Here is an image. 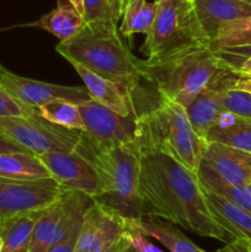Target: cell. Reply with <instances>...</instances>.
I'll return each instance as SVG.
<instances>
[{
	"label": "cell",
	"instance_id": "obj_1",
	"mask_svg": "<svg viewBox=\"0 0 251 252\" xmlns=\"http://www.w3.org/2000/svg\"><path fill=\"white\" fill-rule=\"evenodd\" d=\"M135 143L139 152L144 216L165 219L197 235L225 244L236 240L212 216L197 174L169 155Z\"/></svg>",
	"mask_w": 251,
	"mask_h": 252
},
{
	"label": "cell",
	"instance_id": "obj_2",
	"mask_svg": "<svg viewBox=\"0 0 251 252\" xmlns=\"http://www.w3.org/2000/svg\"><path fill=\"white\" fill-rule=\"evenodd\" d=\"M56 51L70 64H80L132 94L143 79L142 61L132 53L116 22H85L74 36L59 42Z\"/></svg>",
	"mask_w": 251,
	"mask_h": 252
},
{
	"label": "cell",
	"instance_id": "obj_3",
	"mask_svg": "<svg viewBox=\"0 0 251 252\" xmlns=\"http://www.w3.org/2000/svg\"><path fill=\"white\" fill-rule=\"evenodd\" d=\"M233 68L211 48L198 44L166 56L140 62L142 78L155 86L157 94L186 108L203 89Z\"/></svg>",
	"mask_w": 251,
	"mask_h": 252
},
{
	"label": "cell",
	"instance_id": "obj_4",
	"mask_svg": "<svg viewBox=\"0 0 251 252\" xmlns=\"http://www.w3.org/2000/svg\"><path fill=\"white\" fill-rule=\"evenodd\" d=\"M75 153L93 164L100 179L102 192L93 201L125 219L144 216L139 187V152L135 140L107 152H95L83 135V142Z\"/></svg>",
	"mask_w": 251,
	"mask_h": 252
},
{
	"label": "cell",
	"instance_id": "obj_5",
	"mask_svg": "<svg viewBox=\"0 0 251 252\" xmlns=\"http://www.w3.org/2000/svg\"><path fill=\"white\" fill-rule=\"evenodd\" d=\"M135 140L169 155L194 174L206 145L192 128L185 107L161 95L155 107L138 115Z\"/></svg>",
	"mask_w": 251,
	"mask_h": 252
},
{
	"label": "cell",
	"instance_id": "obj_6",
	"mask_svg": "<svg viewBox=\"0 0 251 252\" xmlns=\"http://www.w3.org/2000/svg\"><path fill=\"white\" fill-rule=\"evenodd\" d=\"M198 44H209V38L199 25L192 0H160L143 44L148 59Z\"/></svg>",
	"mask_w": 251,
	"mask_h": 252
},
{
	"label": "cell",
	"instance_id": "obj_7",
	"mask_svg": "<svg viewBox=\"0 0 251 252\" xmlns=\"http://www.w3.org/2000/svg\"><path fill=\"white\" fill-rule=\"evenodd\" d=\"M0 133L26 148L33 155L53 152H76L83 142V130L68 129L37 113L0 117Z\"/></svg>",
	"mask_w": 251,
	"mask_h": 252
},
{
	"label": "cell",
	"instance_id": "obj_8",
	"mask_svg": "<svg viewBox=\"0 0 251 252\" xmlns=\"http://www.w3.org/2000/svg\"><path fill=\"white\" fill-rule=\"evenodd\" d=\"M68 191L52 177L32 181L0 177V229L16 217L48 208Z\"/></svg>",
	"mask_w": 251,
	"mask_h": 252
},
{
	"label": "cell",
	"instance_id": "obj_9",
	"mask_svg": "<svg viewBox=\"0 0 251 252\" xmlns=\"http://www.w3.org/2000/svg\"><path fill=\"white\" fill-rule=\"evenodd\" d=\"M85 130L84 139L95 152H107L135 140L138 115L121 116L94 100L79 105Z\"/></svg>",
	"mask_w": 251,
	"mask_h": 252
},
{
	"label": "cell",
	"instance_id": "obj_10",
	"mask_svg": "<svg viewBox=\"0 0 251 252\" xmlns=\"http://www.w3.org/2000/svg\"><path fill=\"white\" fill-rule=\"evenodd\" d=\"M91 201L88 194L69 189L44 209L32 230L29 252H47L61 241L71 225L84 216Z\"/></svg>",
	"mask_w": 251,
	"mask_h": 252
},
{
	"label": "cell",
	"instance_id": "obj_11",
	"mask_svg": "<svg viewBox=\"0 0 251 252\" xmlns=\"http://www.w3.org/2000/svg\"><path fill=\"white\" fill-rule=\"evenodd\" d=\"M125 218L91 201L81 220L75 252H107L125 238Z\"/></svg>",
	"mask_w": 251,
	"mask_h": 252
},
{
	"label": "cell",
	"instance_id": "obj_12",
	"mask_svg": "<svg viewBox=\"0 0 251 252\" xmlns=\"http://www.w3.org/2000/svg\"><path fill=\"white\" fill-rule=\"evenodd\" d=\"M37 157V155H36ZM52 179L68 189L83 192L91 199L101 194L100 179L89 160L75 152H53L38 155Z\"/></svg>",
	"mask_w": 251,
	"mask_h": 252
},
{
	"label": "cell",
	"instance_id": "obj_13",
	"mask_svg": "<svg viewBox=\"0 0 251 252\" xmlns=\"http://www.w3.org/2000/svg\"><path fill=\"white\" fill-rule=\"evenodd\" d=\"M0 85L16 100L32 108H37L57 98H64L78 105L91 98L85 86H63L32 80L16 75L5 68L0 71Z\"/></svg>",
	"mask_w": 251,
	"mask_h": 252
},
{
	"label": "cell",
	"instance_id": "obj_14",
	"mask_svg": "<svg viewBox=\"0 0 251 252\" xmlns=\"http://www.w3.org/2000/svg\"><path fill=\"white\" fill-rule=\"evenodd\" d=\"M241 74L233 68L221 74L211 85L201 91L186 110L192 128L198 137L204 139L207 133L217 123L218 118L224 112V96L241 78ZM206 140V139H204Z\"/></svg>",
	"mask_w": 251,
	"mask_h": 252
},
{
	"label": "cell",
	"instance_id": "obj_15",
	"mask_svg": "<svg viewBox=\"0 0 251 252\" xmlns=\"http://www.w3.org/2000/svg\"><path fill=\"white\" fill-rule=\"evenodd\" d=\"M238 186H251V153L217 142H207L201 164Z\"/></svg>",
	"mask_w": 251,
	"mask_h": 252
},
{
	"label": "cell",
	"instance_id": "obj_16",
	"mask_svg": "<svg viewBox=\"0 0 251 252\" xmlns=\"http://www.w3.org/2000/svg\"><path fill=\"white\" fill-rule=\"evenodd\" d=\"M71 65L84 81L91 100L106 106L121 116L138 115L134 103V94L125 90L108 79L93 73L80 64L73 63Z\"/></svg>",
	"mask_w": 251,
	"mask_h": 252
},
{
	"label": "cell",
	"instance_id": "obj_17",
	"mask_svg": "<svg viewBox=\"0 0 251 252\" xmlns=\"http://www.w3.org/2000/svg\"><path fill=\"white\" fill-rule=\"evenodd\" d=\"M126 229H133L153 238L170 252H207L189 240L176 224L154 216H143L138 219H125Z\"/></svg>",
	"mask_w": 251,
	"mask_h": 252
},
{
	"label": "cell",
	"instance_id": "obj_18",
	"mask_svg": "<svg viewBox=\"0 0 251 252\" xmlns=\"http://www.w3.org/2000/svg\"><path fill=\"white\" fill-rule=\"evenodd\" d=\"M192 2L209 43L224 22L251 16V5L243 0H192Z\"/></svg>",
	"mask_w": 251,
	"mask_h": 252
},
{
	"label": "cell",
	"instance_id": "obj_19",
	"mask_svg": "<svg viewBox=\"0 0 251 252\" xmlns=\"http://www.w3.org/2000/svg\"><path fill=\"white\" fill-rule=\"evenodd\" d=\"M203 187V186H202ZM207 203L212 216L235 239H241L251 244V213L231 203L228 199L204 189Z\"/></svg>",
	"mask_w": 251,
	"mask_h": 252
},
{
	"label": "cell",
	"instance_id": "obj_20",
	"mask_svg": "<svg viewBox=\"0 0 251 252\" xmlns=\"http://www.w3.org/2000/svg\"><path fill=\"white\" fill-rule=\"evenodd\" d=\"M204 139L251 153V120L224 111Z\"/></svg>",
	"mask_w": 251,
	"mask_h": 252
},
{
	"label": "cell",
	"instance_id": "obj_21",
	"mask_svg": "<svg viewBox=\"0 0 251 252\" xmlns=\"http://www.w3.org/2000/svg\"><path fill=\"white\" fill-rule=\"evenodd\" d=\"M85 24L84 16L71 5L69 0H58L57 9L43 15L32 26L46 30L59 41H65L76 33Z\"/></svg>",
	"mask_w": 251,
	"mask_h": 252
},
{
	"label": "cell",
	"instance_id": "obj_22",
	"mask_svg": "<svg viewBox=\"0 0 251 252\" xmlns=\"http://www.w3.org/2000/svg\"><path fill=\"white\" fill-rule=\"evenodd\" d=\"M0 177L32 181L52 176L36 155L29 153H5L0 154Z\"/></svg>",
	"mask_w": 251,
	"mask_h": 252
},
{
	"label": "cell",
	"instance_id": "obj_23",
	"mask_svg": "<svg viewBox=\"0 0 251 252\" xmlns=\"http://www.w3.org/2000/svg\"><path fill=\"white\" fill-rule=\"evenodd\" d=\"M43 212L44 209L22 214L5 223L0 229L1 252H29L32 230Z\"/></svg>",
	"mask_w": 251,
	"mask_h": 252
},
{
	"label": "cell",
	"instance_id": "obj_24",
	"mask_svg": "<svg viewBox=\"0 0 251 252\" xmlns=\"http://www.w3.org/2000/svg\"><path fill=\"white\" fill-rule=\"evenodd\" d=\"M197 176L204 189L214 192L251 213V186H238L226 182L203 165H199Z\"/></svg>",
	"mask_w": 251,
	"mask_h": 252
},
{
	"label": "cell",
	"instance_id": "obj_25",
	"mask_svg": "<svg viewBox=\"0 0 251 252\" xmlns=\"http://www.w3.org/2000/svg\"><path fill=\"white\" fill-rule=\"evenodd\" d=\"M157 7L159 1L155 0L152 2L148 0H130L123 10L121 34L125 37H130L134 33L147 34L157 16Z\"/></svg>",
	"mask_w": 251,
	"mask_h": 252
},
{
	"label": "cell",
	"instance_id": "obj_26",
	"mask_svg": "<svg viewBox=\"0 0 251 252\" xmlns=\"http://www.w3.org/2000/svg\"><path fill=\"white\" fill-rule=\"evenodd\" d=\"M37 113L42 116L44 120L61 127L68 128V129L85 130V125H84L79 105L71 101L64 100V98L49 101L37 107Z\"/></svg>",
	"mask_w": 251,
	"mask_h": 252
},
{
	"label": "cell",
	"instance_id": "obj_27",
	"mask_svg": "<svg viewBox=\"0 0 251 252\" xmlns=\"http://www.w3.org/2000/svg\"><path fill=\"white\" fill-rule=\"evenodd\" d=\"M251 44V16L226 21L219 27L209 46L214 52Z\"/></svg>",
	"mask_w": 251,
	"mask_h": 252
},
{
	"label": "cell",
	"instance_id": "obj_28",
	"mask_svg": "<svg viewBox=\"0 0 251 252\" xmlns=\"http://www.w3.org/2000/svg\"><path fill=\"white\" fill-rule=\"evenodd\" d=\"M85 22L110 21L118 24L125 10V0H83Z\"/></svg>",
	"mask_w": 251,
	"mask_h": 252
},
{
	"label": "cell",
	"instance_id": "obj_29",
	"mask_svg": "<svg viewBox=\"0 0 251 252\" xmlns=\"http://www.w3.org/2000/svg\"><path fill=\"white\" fill-rule=\"evenodd\" d=\"M224 111L251 120V94L230 89L224 96Z\"/></svg>",
	"mask_w": 251,
	"mask_h": 252
},
{
	"label": "cell",
	"instance_id": "obj_30",
	"mask_svg": "<svg viewBox=\"0 0 251 252\" xmlns=\"http://www.w3.org/2000/svg\"><path fill=\"white\" fill-rule=\"evenodd\" d=\"M34 111H36V108L29 107V106L21 103L0 85V117H6V116H30Z\"/></svg>",
	"mask_w": 251,
	"mask_h": 252
},
{
	"label": "cell",
	"instance_id": "obj_31",
	"mask_svg": "<svg viewBox=\"0 0 251 252\" xmlns=\"http://www.w3.org/2000/svg\"><path fill=\"white\" fill-rule=\"evenodd\" d=\"M81 220H83V217L80 219H78L71 225V228L66 231V234L61 241L52 245L47 252H75L76 241H78L79 231H80L81 226Z\"/></svg>",
	"mask_w": 251,
	"mask_h": 252
},
{
	"label": "cell",
	"instance_id": "obj_32",
	"mask_svg": "<svg viewBox=\"0 0 251 252\" xmlns=\"http://www.w3.org/2000/svg\"><path fill=\"white\" fill-rule=\"evenodd\" d=\"M125 238L132 248H134L138 252H165L157 245L148 240V236L142 234L138 230L133 229H126Z\"/></svg>",
	"mask_w": 251,
	"mask_h": 252
},
{
	"label": "cell",
	"instance_id": "obj_33",
	"mask_svg": "<svg viewBox=\"0 0 251 252\" xmlns=\"http://www.w3.org/2000/svg\"><path fill=\"white\" fill-rule=\"evenodd\" d=\"M217 53L223 57L228 63H230L238 73H240L243 76H250L251 78V58H236V57L219 53V52H217Z\"/></svg>",
	"mask_w": 251,
	"mask_h": 252
},
{
	"label": "cell",
	"instance_id": "obj_34",
	"mask_svg": "<svg viewBox=\"0 0 251 252\" xmlns=\"http://www.w3.org/2000/svg\"><path fill=\"white\" fill-rule=\"evenodd\" d=\"M5 153H29V154H32L26 148L17 144L16 142L0 133V154H5Z\"/></svg>",
	"mask_w": 251,
	"mask_h": 252
},
{
	"label": "cell",
	"instance_id": "obj_35",
	"mask_svg": "<svg viewBox=\"0 0 251 252\" xmlns=\"http://www.w3.org/2000/svg\"><path fill=\"white\" fill-rule=\"evenodd\" d=\"M214 252H251L249 243L241 239H236V240L231 241V243L225 244V246Z\"/></svg>",
	"mask_w": 251,
	"mask_h": 252
},
{
	"label": "cell",
	"instance_id": "obj_36",
	"mask_svg": "<svg viewBox=\"0 0 251 252\" xmlns=\"http://www.w3.org/2000/svg\"><path fill=\"white\" fill-rule=\"evenodd\" d=\"M219 53L228 54V56L236 57V58H251V44L250 46H243V47H234V48L221 49L218 51Z\"/></svg>",
	"mask_w": 251,
	"mask_h": 252
},
{
	"label": "cell",
	"instance_id": "obj_37",
	"mask_svg": "<svg viewBox=\"0 0 251 252\" xmlns=\"http://www.w3.org/2000/svg\"><path fill=\"white\" fill-rule=\"evenodd\" d=\"M234 89L236 90H243L246 93L251 94V78L250 76H241L238 79V81L234 85Z\"/></svg>",
	"mask_w": 251,
	"mask_h": 252
},
{
	"label": "cell",
	"instance_id": "obj_38",
	"mask_svg": "<svg viewBox=\"0 0 251 252\" xmlns=\"http://www.w3.org/2000/svg\"><path fill=\"white\" fill-rule=\"evenodd\" d=\"M128 246H129V244H128V241L126 240V238H123L120 243L116 244V245L113 246L112 249H110L107 252H123L128 248Z\"/></svg>",
	"mask_w": 251,
	"mask_h": 252
},
{
	"label": "cell",
	"instance_id": "obj_39",
	"mask_svg": "<svg viewBox=\"0 0 251 252\" xmlns=\"http://www.w3.org/2000/svg\"><path fill=\"white\" fill-rule=\"evenodd\" d=\"M69 1H70L71 5H73V6L75 7V9L78 10V11L80 12V14L84 16V4H83V0H69Z\"/></svg>",
	"mask_w": 251,
	"mask_h": 252
},
{
	"label": "cell",
	"instance_id": "obj_40",
	"mask_svg": "<svg viewBox=\"0 0 251 252\" xmlns=\"http://www.w3.org/2000/svg\"><path fill=\"white\" fill-rule=\"evenodd\" d=\"M123 252H138L137 250H135V249L134 248H132V246H128V248L127 249H126V250L125 251H123Z\"/></svg>",
	"mask_w": 251,
	"mask_h": 252
},
{
	"label": "cell",
	"instance_id": "obj_41",
	"mask_svg": "<svg viewBox=\"0 0 251 252\" xmlns=\"http://www.w3.org/2000/svg\"><path fill=\"white\" fill-rule=\"evenodd\" d=\"M1 250H2V239L1 236H0V252H1Z\"/></svg>",
	"mask_w": 251,
	"mask_h": 252
},
{
	"label": "cell",
	"instance_id": "obj_42",
	"mask_svg": "<svg viewBox=\"0 0 251 252\" xmlns=\"http://www.w3.org/2000/svg\"><path fill=\"white\" fill-rule=\"evenodd\" d=\"M243 1L248 2V4H249V5H251V0H243Z\"/></svg>",
	"mask_w": 251,
	"mask_h": 252
},
{
	"label": "cell",
	"instance_id": "obj_43",
	"mask_svg": "<svg viewBox=\"0 0 251 252\" xmlns=\"http://www.w3.org/2000/svg\"><path fill=\"white\" fill-rule=\"evenodd\" d=\"M129 1H130V0H125V6H126V5H127Z\"/></svg>",
	"mask_w": 251,
	"mask_h": 252
},
{
	"label": "cell",
	"instance_id": "obj_44",
	"mask_svg": "<svg viewBox=\"0 0 251 252\" xmlns=\"http://www.w3.org/2000/svg\"><path fill=\"white\" fill-rule=\"evenodd\" d=\"M1 69H2V66H1V64H0V71H1Z\"/></svg>",
	"mask_w": 251,
	"mask_h": 252
},
{
	"label": "cell",
	"instance_id": "obj_45",
	"mask_svg": "<svg viewBox=\"0 0 251 252\" xmlns=\"http://www.w3.org/2000/svg\"><path fill=\"white\" fill-rule=\"evenodd\" d=\"M249 246H250V250H251V244L250 243H249Z\"/></svg>",
	"mask_w": 251,
	"mask_h": 252
},
{
	"label": "cell",
	"instance_id": "obj_46",
	"mask_svg": "<svg viewBox=\"0 0 251 252\" xmlns=\"http://www.w3.org/2000/svg\"><path fill=\"white\" fill-rule=\"evenodd\" d=\"M155 1H160V0H155Z\"/></svg>",
	"mask_w": 251,
	"mask_h": 252
}]
</instances>
